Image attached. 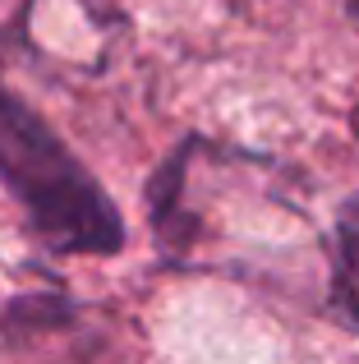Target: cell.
<instances>
[{
    "mask_svg": "<svg viewBox=\"0 0 359 364\" xmlns=\"http://www.w3.org/2000/svg\"><path fill=\"white\" fill-rule=\"evenodd\" d=\"M189 157H194V139H184L180 148L171 152V161H162V171L153 176V185H148V208H153V231L162 249H189L198 235V222L180 208V198H184V166Z\"/></svg>",
    "mask_w": 359,
    "mask_h": 364,
    "instance_id": "2",
    "label": "cell"
},
{
    "mask_svg": "<svg viewBox=\"0 0 359 364\" xmlns=\"http://www.w3.org/2000/svg\"><path fill=\"white\" fill-rule=\"evenodd\" d=\"M0 180L51 254H120L125 217L88 166L23 97L0 83Z\"/></svg>",
    "mask_w": 359,
    "mask_h": 364,
    "instance_id": "1",
    "label": "cell"
},
{
    "mask_svg": "<svg viewBox=\"0 0 359 364\" xmlns=\"http://www.w3.org/2000/svg\"><path fill=\"white\" fill-rule=\"evenodd\" d=\"M327 309L336 314L346 332H359V194L336 208L332 231V295Z\"/></svg>",
    "mask_w": 359,
    "mask_h": 364,
    "instance_id": "3",
    "label": "cell"
}]
</instances>
